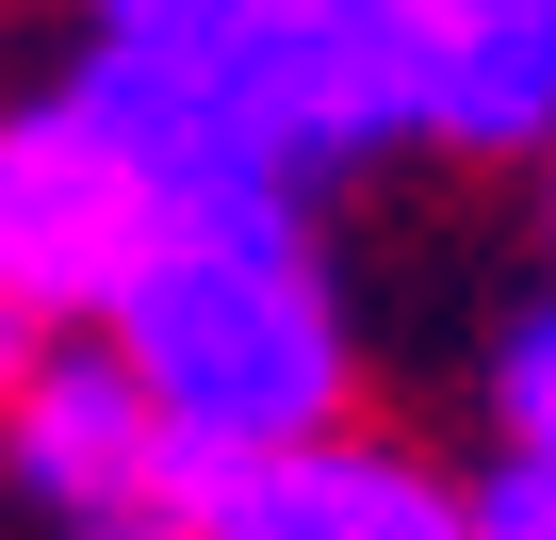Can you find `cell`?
I'll return each mask as SVG.
<instances>
[{
  "instance_id": "52a82bcc",
  "label": "cell",
  "mask_w": 556,
  "mask_h": 540,
  "mask_svg": "<svg viewBox=\"0 0 556 540\" xmlns=\"http://www.w3.org/2000/svg\"><path fill=\"white\" fill-rule=\"evenodd\" d=\"M475 540H556V459H507L475 491Z\"/></svg>"
},
{
  "instance_id": "6da1fadb",
  "label": "cell",
  "mask_w": 556,
  "mask_h": 540,
  "mask_svg": "<svg viewBox=\"0 0 556 540\" xmlns=\"http://www.w3.org/2000/svg\"><path fill=\"white\" fill-rule=\"evenodd\" d=\"M115 361L164 393L197 475L328 442L344 426V312H328L312 246H295V197H197L148 246V279L115 296Z\"/></svg>"
},
{
  "instance_id": "7a4b0ae2",
  "label": "cell",
  "mask_w": 556,
  "mask_h": 540,
  "mask_svg": "<svg viewBox=\"0 0 556 540\" xmlns=\"http://www.w3.org/2000/svg\"><path fill=\"white\" fill-rule=\"evenodd\" d=\"M164 229H180L164 164H148L83 83L0 131V279H17V312H99V328H115V296L148 279Z\"/></svg>"
},
{
  "instance_id": "5b68a950",
  "label": "cell",
  "mask_w": 556,
  "mask_h": 540,
  "mask_svg": "<svg viewBox=\"0 0 556 540\" xmlns=\"http://www.w3.org/2000/svg\"><path fill=\"white\" fill-rule=\"evenodd\" d=\"M409 131L556 148V0H409Z\"/></svg>"
},
{
  "instance_id": "ba28073f",
  "label": "cell",
  "mask_w": 556,
  "mask_h": 540,
  "mask_svg": "<svg viewBox=\"0 0 556 540\" xmlns=\"http://www.w3.org/2000/svg\"><path fill=\"white\" fill-rule=\"evenodd\" d=\"M34 377V312H17V279H0V393Z\"/></svg>"
},
{
  "instance_id": "3957f363",
  "label": "cell",
  "mask_w": 556,
  "mask_h": 540,
  "mask_svg": "<svg viewBox=\"0 0 556 540\" xmlns=\"http://www.w3.org/2000/svg\"><path fill=\"white\" fill-rule=\"evenodd\" d=\"M0 459H17V491L66 540H197V507H213L197 442L164 426V393L115 344H66V361H34L0 393Z\"/></svg>"
},
{
  "instance_id": "277c9868",
  "label": "cell",
  "mask_w": 556,
  "mask_h": 540,
  "mask_svg": "<svg viewBox=\"0 0 556 540\" xmlns=\"http://www.w3.org/2000/svg\"><path fill=\"white\" fill-rule=\"evenodd\" d=\"M197 540H475V507L426 475V459H393V442H278V459H245V475H213V507H197Z\"/></svg>"
},
{
  "instance_id": "8992f818",
  "label": "cell",
  "mask_w": 556,
  "mask_h": 540,
  "mask_svg": "<svg viewBox=\"0 0 556 540\" xmlns=\"http://www.w3.org/2000/svg\"><path fill=\"white\" fill-rule=\"evenodd\" d=\"M491 410H507V459H556V296L507 328V361H491Z\"/></svg>"
}]
</instances>
